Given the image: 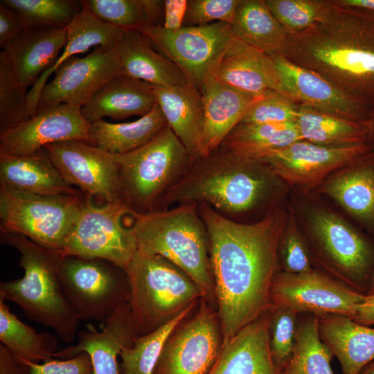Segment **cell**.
Wrapping results in <instances>:
<instances>
[{"mask_svg":"<svg viewBox=\"0 0 374 374\" xmlns=\"http://www.w3.org/2000/svg\"><path fill=\"white\" fill-rule=\"evenodd\" d=\"M206 225L223 345L271 307L279 241L287 223L280 208L253 223L198 204Z\"/></svg>","mask_w":374,"mask_h":374,"instance_id":"obj_1","label":"cell"},{"mask_svg":"<svg viewBox=\"0 0 374 374\" xmlns=\"http://www.w3.org/2000/svg\"><path fill=\"white\" fill-rule=\"evenodd\" d=\"M280 55L374 109V14L328 0L314 25L287 35Z\"/></svg>","mask_w":374,"mask_h":374,"instance_id":"obj_2","label":"cell"},{"mask_svg":"<svg viewBox=\"0 0 374 374\" xmlns=\"http://www.w3.org/2000/svg\"><path fill=\"white\" fill-rule=\"evenodd\" d=\"M265 163L219 147L193 160L162 196L156 210L174 204H204L231 218L255 208L267 196L273 172Z\"/></svg>","mask_w":374,"mask_h":374,"instance_id":"obj_3","label":"cell"},{"mask_svg":"<svg viewBox=\"0 0 374 374\" xmlns=\"http://www.w3.org/2000/svg\"><path fill=\"white\" fill-rule=\"evenodd\" d=\"M0 240L18 251L19 265L24 270L21 278L1 282L0 299L16 303L28 319L53 329L62 341L71 343L80 320L62 287L59 255L20 235L1 233Z\"/></svg>","mask_w":374,"mask_h":374,"instance_id":"obj_4","label":"cell"},{"mask_svg":"<svg viewBox=\"0 0 374 374\" xmlns=\"http://www.w3.org/2000/svg\"><path fill=\"white\" fill-rule=\"evenodd\" d=\"M128 223L139 251L165 258L190 276L204 297L215 295L208 235L198 204H179L145 213L132 211Z\"/></svg>","mask_w":374,"mask_h":374,"instance_id":"obj_5","label":"cell"},{"mask_svg":"<svg viewBox=\"0 0 374 374\" xmlns=\"http://www.w3.org/2000/svg\"><path fill=\"white\" fill-rule=\"evenodd\" d=\"M132 318L139 335L150 333L203 298L195 282L165 258L137 250L125 270Z\"/></svg>","mask_w":374,"mask_h":374,"instance_id":"obj_6","label":"cell"},{"mask_svg":"<svg viewBox=\"0 0 374 374\" xmlns=\"http://www.w3.org/2000/svg\"><path fill=\"white\" fill-rule=\"evenodd\" d=\"M114 155L118 168L121 199L136 213L154 211L162 196L193 161L168 125L140 148Z\"/></svg>","mask_w":374,"mask_h":374,"instance_id":"obj_7","label":"cell"},{"mask_svg":"<svg viewBox=\"0 0 374 374\" xmlns=\"http://www.w3.org/2000/svg\"><path fill=\"white\" fill-rule=\"evenodd\" d=\"M80 195H40L0 187L1 233L23 235L59 254L80 213Z\"/></svg>","mask_w":374,"mask_h":374,"instance_id":"obj_8","label":"cell"},{"mask_svg":"<svg viewBox=\"0 0 374 374\" xmlns=\"http://www.w3.org/2000/svg\"><path fill=\"white\" fill-rule=\"evenodd\" d=\"M132 212L123 200L96 204L84 195L79 217L58 255L103 259L125 270L138 250L128 223Z\"/></svg>","mask_w":374,"mask_h":374,"instance_id":"obj_9","label":"cell"},{"mask_svg":"<svg viewBox=\"0 0 374 374\" xmlns=\"http://www.w3.org/2000/svg\"><path fill=\"white\" fill-rule=\"evenodd\" d=\"M64 295L80 320L104 324L130 298L126 271L103 259L59 256Z\"/></svg>","mask_w":374,"mask_h":374,"instance_id":"obj_10","label":"cell"},{"mask_svg":"<svg viewBox=\"0 0 374 374\" xmlns=\"http://www.w3.org/2000/svg\"><path fill=\"white\" fill-rule=\"evenodd\" d=\"M141 33L179 68L188 84L199 91L204 81L215 75L234 37L231 24L220 21L176 30L150 27Z\"/></svg>","mask_w":374,"mask_h":374,"instance_id":"obj_11","label":"cell"},{"mask_svg":"<svg viewBox=\"0 0 374 374\" xmlns=\"http://www.w3.org/2000/svg\"><path fill=\"white\" fill-rule=\"evenodd\" d=\"M365 297L341 280L314 269L303 274L276 273L270 291L271 305L318 317L340 314L353 319Z\"/></svg>","mask_w":374,"mask_h":374,"instance_id":"obj_12","label":"cell"},{"mask_svg":"<svg viewBox=\"0 0 374 374\" xmlns=\"http://www.w3.org/2000/svg\"><path fill=\"white\" fill-rule=\"evenodd\" d=\"M222 346L217 312L202 301L197 312L168 337L152 374H208Z\"/></svg>","mask_w":374,"mask_h":374,"instance_id":"obj_13","label":"cell"},{"mask_svg":"<svg viewBox=\"0 0 374 374\" xmlns=\"http://www.w3.org/2000/svg\"><path fill=\"white\" fill-rule=\"evenodd\" d=\"M71 186L93 199L122 200L118 164L114 154L85 141L69 140L42 150Z\"/></svg>","mask_w":374,"mask_h":374,"instance_id":"obj_14","label":"cell"},{"mask_svg":"<svg viewBox=\"0 0 374 374\" xmlns=\"http://www.w3.org/2000/svg\"><path fill=\"white\" fill-rule=\"evenodd\" d=\"M122 75L116 46L95 47L84 57L75 56L54 73L40 94L37 111L60 104L81 107L112 78Z\"/></svg>","mask_w":374,"mask_h":374,"instance_id":"obj_15","label":"cell"},{"mask_svg":"<svg viewBox=\"0 0 374 374\" xmlns=\"http://www.w3.org/2000/svg\"><path fill=\"white\" fill-rule=\"evenodd\" d=\"M371 150L367 143L329 147L301 140L257 160L290 184L311 186L333 171L357 161Z\"/></svg>","mask_w":374,"mask_h":374,"instance_id":"obj_16","label":"cell"},{"mask_svg":"<svg viewBox=\"0 0 374 374\" xmlns=\"http://www.w3.org/2000/svg\"><path fill=\"white\" fill-rule=\"evenodd\" d=\"M90 125L79 107L66 104L50 107L0 134V154L29 155L49 144L69 140L93 145Z\"/></svg>","mask_w":374,"mask_h":374,"instance_id":"obj_17","label":"cell"},{"mask_svg":"<svg viewBox=\"0 0 374 374\" xmlns=\"http://www.w3.org/2000/svg\"><path fill=\"white\" fill-rule=\"evenodd\" d=\"M310 224L320 253L341 281L350 287L360 283L371 264L365 240L340 217L324 210L314 211Z\"/></svg>","mask_w":374,"mask_h":374,"instance_id":"obj_18","label":"cell"},{"mask_svg":"<svg viewBox=\"0 0 374 374\" xmlns=\"http://www.w3.org/2000/svg\"><path fill=\"white\" fill-rule=\"evenodd\" d=\"M271 56L280 73L285 95L296 104L362 123L369 117L371 109L317 73L291 62L282 55Z\"/></svg>","mask_w":374,"mask_h":374,"instance_id":"obj_19","label":"cell"},{"mask_svg":"<svg viewBox=\"0 0 374 374\" xmlns=\"http://www.w3.org/2000/svg\"><path fill=\"white\" fill-rule=\"evenodd\" d=\"M85 326L78 334L77 344L58 350L54 357L69 359L86 353L91 361L92 374H121L118 357L123 348L139 336L129 303L120 306L100 330L91 323Z\"/></svg>","mask_w":374,"mask_h":374,"instance_id":"obj_20","label":"cell"},{"mask_svg":"<svg viewBox=\"0 0 374 374\" xmlns=\"http://www.w3.org/2000/svg\"><path fill=\"white\" fill-rule=\"evenodd\" d=\"M215 77L222 84L253 96H260L269 91L285 94L280 73L271 56L235 37Z\"/></svg>","mask_w":374,"mask_h":374,"instance_id":"obj_21","label":"cell"},{"mask_svg":"<svg viewBox=\"0 0 374 374\" xmlns=\"http://www.w3.org/2000/svg\"><path fill=\"white\" fill-rule=\"evenodd\" d=\"M200 92L204 101V119L199 158L210 154L220 146L259 97L229 87L215 75L204 81Z\"/></svg>","mask_w":374,"mask_h":374,"instance_id":"obj_22","label":"cell"},{"mask_svg":"<svg viewBox=\"0 0 374 374\" xmlns=\"http://www.w3.org/2000/svg\"><path fill=\"white\" fill-rule=\"evenodd\" d=\"M269 310L222 346L208 374H280L269 342Z\"/></svg>","mask_w":374,"mask_h":374,"instance_id":"obj_23","label":"cell"},{"mask_svg":"<svg viewBox=\"0 0 374 374\" xmlns=\"http://www.w3.org/2000/svg\"><path fill=\"white\" fill-rule=\"evenodd\" d=\"M66 40V28L30 26L3 51L15 81L26 89L33 87L55 63Z\"/></svg>","mask_w":374,"mask_h":374,"instance_id":"obj_24","label":"cell"},{"mask_svg":"<svg viewBox=\"0 0 374 374\" xmlns=\"http://www.w3.org/2000/svg\"><path fill=\"white\" fill-rule=\"evenodd\" d=\"M156 98L152 85L144 81L120 75L103 85L80 107L84 118L90 123L109 117L123 120L149 113Z\"/></svg>","mask_w":374,"mask_h":374,"instance_id":"obj_25","label":"cell"},{"mask_svg":"<svg viewBox=\"0 0 374 374\" xmlns=\"http://www.w3.org/2000/svg\"><path fill=\"white\" fill-rule=\"evenodd\" d=\"M82 10L66 28V44L55 63L39 78L28 91L27 100L30 116L37 112L38 101L44 85L52 73L65 62L77 54L88 51L91 47L101 46L106 50L114 48L125 30L108 24L82 3Z\"/></svg>","mask_w":374,"mask_h":374,"instance_id":"obj_26","label":"cell"},{"mask_svg":"<svg viewBox=\"0 0 374 374\" xmlns=\"http://www.w3.org/2000/svg\"><path fill=\"white\" fill-rule=\"evenodd\" d=\"M0 187L40 195H80L42 150L29 155L0 154Z\"/></svg>","mask_w":374,"mask_h":374,"instance_id":"obj_27","label":"cell"},{"mask_svg":"<svg viewBox=\"0 0 374 374\" xmlns=\"http://www.w3.org/2000/svg\"><path fill=\"white\" fill-rule=\"evenodd\" d=\"M322 341L337 357L342 374H359L374 361V328L340 314L319 317Z\"/></svg>","mask_w":374,"mask_h":374,"instance_id":"obj_28","label":"cell"},{"mask_svg":"<svg viewBox=\"0 0 374 374\" xmlns=\"http://www.w3.org/2000/svg\"><path fill=\"white\" fill-rule=\"evenodd\" d=\"M116 51L123 75L157 87L188 84L179 68L157 52L150 39L139 31H125Z\"/></svg>","mask_w":374,"mask_h":374,"instance_id":"obj_29","label":"cell"},{"mask_svg":"<svg viewBox=\"0 0 374 374\" xmlns=\"http://www.w3.org/2000/svg\"><path fill=\"white\" fill-rule=\"evenodd\" d=\"M156 103L167 125L183 143L193 160L199 158V146L204 119L201 92L186 84L174 87L153 86Z\"/></svg>","mask_w":374,"mask_h":374,"instance_id":"obj_30","label":"cell"},{"mask_svg":"<svg viewBox=\"0 0 374 374\" xmlns=\"http://www.w3.org/2000/svg\"><path fill=\"white\" fill-rule=\"evenodd\" d=\"M363 158L330 177L321 191L353 216L371 222L374 221V163L362 162Z\"/></svg>","mask_w":374,"mask_h":374,"instance_id":"obj_31","label":"cell"},{"mask_svg":"<svg viewBox=\"0 0 374 374\" xmlns=\"http://www.w3.org/2000/svg\"><path fill=\"white\" fill-rule=\"evenodd\" d=\"M231 28L235 37L269 55L286 44L287 34L265 0H240Z\"/></svg>","mask_w":374,"mask_h":374,"instance_id":"obj_32","label":"cell"},{"mask_svg":"<svg viewBox=\"0 0 374 374\" xmlns=\"http://www.w3.org/2000/svg\"><path fill=\"white\" fill-rule=\"evenodd\" d=\"M167 125L156 103L140 118L125 123H109L104 119L91 123L90 135L94 145L112 154H123L151 141Z\"/></svg>","mask_w":374,"mask_h":374,"instance_id":"obj_33","label":"cell"},{"mask_svg":"<svg viewBox=\"0 0 374 374\" xmlns=\"http://www.w3.org/2000/svg\"><path fill=\"white\" fill-rule=\"evenodd\" d=\"M295 123L303 140L329 147H344L368 141L364 123L299 105Z\"/></svg>","mask_w":374,"mask_h":374,"instance_id":"obj_34","label":"cell"},{"mask_svg":"<svg viewBox=\"0 0 374 374\" xmlns=\"http://www.w3.org/2000/svg\"><path fill=\"white\" fill-rule=\"evenodd\" d=\"M303 140L295 122L239 123L220 147L240 156L258 159Z\"/></svg>","mask_w":374,"mask_h":374,"instance_id":"obj_35","label":"cell"},{"mask_svg":"<svg viewBox=\"0 0 374 374\" xmlns=\"http://www.w3.org/2000/svg\"><path fill=\"white\" fill-rule=\"evenodd\" d=\"M333 356L320 338L319 317L299 314L292 355L280 374H334Z\"/></svg>","mask_w":374,"mask_h":374,"instance_id":"obj_36","label":"cell"},{"mask_svg":"<svg viewBox=\"0 0 374 374\" xmlns=\"http://www.w3.org/2000/svg\"><path fill=\"white\" fill-rule=\"evenodd\" d=\"M0 340L18 357L39 363L54 357L58 351L57 338L48 332H37L12 314L0 299Z\"/></svg>","mask_w":374,"mask_h":374,"instance_id":"obj_37","label":"cell"},{"mask_svg":"<svg viewBox=\"0 0 374 374\" xmlns=\"http://www.w3.org/2000/svg\"><path fill=\"white\" fill-rule=\"evenodd\" d=\"M82 3L103 21L126 30L162 26L164 1L87 0Z\"/></svg>","mask_w":374,"mask_h":374,"instance_id":"obj_38","label":"cell"},{"mask_svg":"<svg viewBox=\"0 0 374 374\" xmlns=\"http://www.w3.org/2000/svg\"><path fill=\"white\" fill-rule=\"evenodd\" d=\"M197 302L155 330L139 335L123 348L121 374H152L163 347L172 331L188 317Z\"/></svg>","mask_w":374,"mask_h":374,"instance_id":"obj_39","label":"cell"},{"mask_svg":"<svg viewBox=\"0 0 374 374\" xmlns=\"http://www.w3.org/2000/svg\"><path fill=\"white\" fill-rule=\"evenodd\" d=\"M20 13L30 26L66 28L82 9L81 1L1 0Z\"/></svg>","mask_w":374,"mask_h":374,"instance_id":"obj_40","label":"cell"},{"mask_svg":"<svg viewBox=\"0 0 374 374\" xmlns=\"http://www.w3.org/2000/svg\"><path fill=\"white\" fill-rule=\"evenodd\" d=\"M28 92L14 79L8 61L0 53V134L22 123L30 116Z\"/></svg>","mask_w":374,"mask_h":374,"instance_id":"obj_41","label":"cell"},{"mask_svg":"<svg viewBox=\"0 0 374 374\" xmlns=\"http://www.w3.org/2000/svg\"><path fill=\"white\" fill-rule=\"evenodd\" d=\"M287 35L301 33L322 16L328 0H265Z\"/></svg>","mask_w":374,"mask_h":374,"instance_id":"obj_42","label":"cell"},{"mask_svg":"<svg viewBox=\"0 0 374 374\" xmlns=\"http://www.w3.org/2000/svg\"><path fill=\"white\" fill-rule=\"evenodd\" d=\"M298 316L297 313L286 308L271 305L269 308V349L279 373L292 355Z\"/></svg>","mask_w":374,"mask_h":374,"instance_id":"obj_43","label":"cell"},{"mask_svg":"<svg viewBox=\"0 0 374 374\" xmlns=\"http://www.w3.org/2000/svg\"><path fill=\"white\" fill-rule=\"evenodd\" d=\"M299 105L283 93L269 91L259 96L240 123L295 122Z\"/></svg>","mask_w":374,"mask_h":374,"instance_id":"obj_44","label":"cell"},{"mask_svg":"<svg viewBox=\"0 0 374 374\" xmlns=\"http://www.w3.org/2000/svg\"><path fill=\"white\" fill-rule=\"evenodd\" d=\"M286 223L281 235L278 258L283 271L291 274H303L312 271L308 248L293 221Z\"/></svg>","mask_w":374,"mask_h":374,"instance_id":"obj_45","label":"cell"},{"mask_svg":"<svg viewBox=\"0 0 374 374\" xmlns=\"http://www.w3.org/2000/svg\"><path fill=\"white\" fill-rule=\"evenodd\" d=\"M240 0H188L184 26L232 24Z\"/></svg>","mask_w":374,"mask_h":374,"instance_id":"obj_46","label":"cell"},{"mask_svg":"<svg viewBox=\"0 0 374 374\" xmlns=\"http://www.w3.org/2000/svg\"><path fill=\"white\" fill-rule=\"evenodd\" d=\"M27 362L30 374H92L93 372L90 357L86 353L62 360L52 358L42 364Z\"/></svg>","mask_w":374,"mask_h":374,"instance_id":"obj_47","label":"cell"},{"mask_svg":"<svg viewBox=\"0 0 374 374\" xmlns=\"http://www.w3.org/2000/svg\"><path fill=\"white\" fill-rule=\"evenodd\" d=\"M30 27L16 10L0 3V48L3 51L12 45Z\"/></svg>","mask_w":374,"mask_h":374,"instance_id":"obj_48","label":"cell"},{"mask_svg":"<svg viewBox=\"0 0 374 374\" xmlns=\"http://www.w3.org/2000/svg\"><path fill=\"white\" fill-rule=\"evenodd\" d=\"M187 6L188 0L164 1L162 27L169 30H176L183 27Z\"/></svg>","mask_w":374,"mask_h":374,"instance_id":"obj_49","label":"cell"},{"mask_svg":"<svg viewBox=\"0 0 374 374\" xmlns=\"http://www.w3.org/2000/svg\"><path fill=\"white\" fill-rule=\"evenodd\" d=\"M0 374H30L28 363L0 344Z\"/></svg>","mask_w":374,"mask_h":374,"instance_id":"obj_50","label":"cell"},{"mask_svg":"<svg viewBox=\"0 0 374 374\" xmlns=\"http://www.w3.org/2000/svg\"><path fill=\"white\" fill-rule=\"evenodd\" d=\"M355 322L367 326L374 325V294L366 295L352 319Z\"/></svg>","mask_w":374,"mask_h":374,"instance_id":"obj_51","label":"cell"},{"mask_svg":"<svg viewBox=\"0 0 374 374\" xmlns=\"http://www.w3.org/2000/svg\"><path fill=\"white\" fill-rule=\"evenodd\" d=\"M344 7L362 10L374 14V0H333Z\"/></svg>","mask_w":374,"mask_h":374,"instance_id":"obj_52","label":"cell"},{"mask_svg":"<svg viewBox=\"0 0 374 374\" xmlns=\"http://www.w3.org/2000/svg\"><path fill=\"white\" fill-rule=\"evenodd\" d=\"M364 123L368 130V141L374 143V109H372L369 117Z\"/></svg>","mask_w":374,"mask_h":374,"instance_id":"obj_53","label":"cell"},{"mask_svg":"<svg viewBox=\"0 0 374 374\" xmlns=\"http://www.w3.org/2000/svg\"><path fill=\"white\" fill-rule=\"evenodd\" d=\"M359 374H374V361L366 365Z\"/></svg>","mask_w":374,"mask_h":374,"instance_id":"obj_54","label":"cell"},{"mask_svg":"<svg viewBox=\"0 0 374 374\" xmlns=\"http://www.w3.org/2000/svg\"><path fill=\"white\" fill-rule=\"evenodd\" d=\"M374 294V274L373 275V278H372V280H371V287H370V294Z\"/></svg>","mask_w":374,"mask_h":374,"instance_id":"obj_55","label":"cell"}]
</instances>
